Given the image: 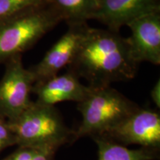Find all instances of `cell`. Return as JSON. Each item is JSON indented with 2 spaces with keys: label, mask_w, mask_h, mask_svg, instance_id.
Segmentation results:
<instances>
[{
  "label": "cell",
  "mask_w": 160,
  "mask_h": 160,
  "mask_svg": "<svg viewBox=\"0 0 160 160\" xmlns=\"http://www.w3.org/2000/svg\"><path fill=\"white\" fill-rule=\"evenodd\" d=\"M77 104L82 119L74 131L75 140L106 134L139 108L111 86L91 88L88 97Z\"/></svg>",
  "instance_id": "3957f363"
},
{
  "label": "cell",
  "mask_w": 160,
  "mask_h": 160,
  "mask_svg": "<svg viewBox=\"0 0 160 160\" xmlns=\"http://www.w3.org/2000/svg\"><path fill=\"white\" fill-rule=\"evenodd\" d=\"M18 146L59 147L75 140L74 131L64 122L55 106L32 102L15 119L8 121Z\"/></svg>",
  "instance_id": "277c9868"
},
{
  "label": "cell",
  "mask_w": 160,
  "mask_h": 160,
  "mask_svg": "<svg viewBox=\"0 0 160 160\" xmlns=\"http://www.w3.org/2000/svg\"><path fill=\"white\" fill-rule=\"evenodd\" d=\"M151 97L158 108H160V80L158 79L151 91Z\"/></svg>",
  "instance_id": "2e32d148"
},
{
  "label": "cell",
  "mask_w": 160,
  "mask_h": 160,
  "mask_svg": "<svg viewBox=\"0 0 160 160\" xmlns=\"http://www.w3.org/2000/svg\"><path fill=\"white\" fill-rule=\"evenodd\" d=\"M102 137L125 146L159 149L160 116L157 111L139 107Z\"/></svg>",
  "instance_id": "8992f818"
},
{
  "label": "cell",
  "mask_w": 160,
  "mask_h": 160,
  "mask_svg": "<svg viewBox=\"0 0 160 160\" xmlns=\"http://www.w3.org/2000/svg\"><path fill=\"white\" fill-rule=\"evenodd\" d=\"M89 25L88 23L69 25V28L48 51L42 59L29 68L35 82L58 75L68 67L77 54Z\"/></svg>",
  "instance_id": "52a82bcc"
},
{
  "label": "cell",
  "mask_w": 160,
  "mask_h": 160,
  "mask_svg": "<svg viewBox=\"0 0 160 160\" xmlns=\"http://www.w3.org/2000/svg\"><path fill=\"white\" fill-rule=\"evenodd\" d=\"M0 80V117L7 121L15 119L32 103L31 93L35 83L29 69L23 65L22 55L8 60Z\"/></svg>",
  "instance_id": "5b68a950"
},
{
  "label": "cell",
  "mask_w": 160,
  "mask_h": 160,
  "mask_svg": "<svg viewBox=\"0 0 160 160\" xmlns=\"http://www.w3.org/2000/svg\"><path fill=\"white\" fill-rule=\"evenodd\" d=\"M91 88L85 85L79 79L68 71L62 75H56L33 84L32 93L37 96L36 102L55 106L62 102L79 103L85 99Z\"/></svg>",
  "instance_id": "30bf717a"
},
{
  "label": "cell",
  "mask_w": 160,
  "mask_h": 160,
  "mask_svg": "<svg viewBox=\"0 0 160 160\" xmlns=\"http://www.w3.org/2000/svg\"><path fill=\"white\" fill-rule=\"evenodd\" d=\"M57 150L48 146H19L13 153L1 160H56Z\"/></svg>",
  "instance_id": "4fadbf2b"
},
{
  "label": "cell",
  "mask_w": 160,
  "mask_h": 160,
  "mask_svg": "<svg viewBox=\"0 0 160 160\" xmlns=\"http://www.w3.org/2000/svg\"><path fill=\"white\" fill-rule=\"evenodd\" d=\"M138 65L127 38L119 32L89 26L68 71L87 80L89 87L99 88L133 79Z\"/></svg>",
  "instance_id": "6da1fadb"
},
{
  "label": "cell",
  "mask_w": 160,
  "mask_h": 160,
  "mask_svg": "<svg viewBox=\"0 0 160 160\" xmlns=\"http://www.w3.org/2000/svg\"><path fill=\"white\" fill-rule=\"evenodd\" d=\"M44 2V0H0V22Z\"/></svg>",
  "instance_id": "5bb4252c"
},
{
  "label": "cell",
  "mask_w": 160,
  "mask_h": 160,
  "mask_svg": "<svg viewBox=\"0 0 160 160\" xmlns=\"http://www.w3.org/2000/svg\"><path fill=\"white\" fill-rule=\"evenodd\" d=\"M62 21L53 6L44 2L0 22V64L22 55Z\"/></svg>",
  "instance_id": "7a4b0ae2"
},
{
  "label": "cell",
  "mask_w": 160,
  "mask_h": 160,
  "mask_svg": "<svg viewBox=\"0 0 160 160\" xmlns=\"http://www.w3.org/2000/svg\"><path fill=\"white\" fill-rule=\"evenodd\" d=\"M91 19H96L111 31L119 32L131 22L152 12L160 11L159 0H96Z\"/></svg>",
  "instance_id": "9c48e42d"
},
{
  "label": "cell",
  "mask_w": 160,
  "mask_h": 160,
  "mask_svg": "<svg viewBox=\"0 0 160 160\" xmlns=\"http://www.w3.org/2000/svg\"><path fill=\"white\" fill-rule=\"evenodd\" d=\"M98 147V160H155L159 157V149L140 148L129 149L102 136L91 137Z\"/></svg>",
  "instance_id": "8fae6325"
},
{
  "label": "cell",
  "mask_w": 160,
  "mask_h": 160,
  "mask_svg": "<svg viewBox=\"0 0 160 160\" xmlns=\"http://www.w3.org/2000/svg\"><path fill=\"white\" fill-rule=\"evenodd\" d=\"M131 35L127 38L133 60L160 64V11L142 16L130 22Z\"/></svg>",
  "instance_id": "ba28073f"
},
{
  "label": "cell",
  "mask_w": 160,
  "mask_h": 160,
  "mask_svg": "<svg viewBox=\"0 0 160 160\" xmlns=\"http://www.w3.org/2000/svg\"><path fill=\"white\" fill-rule=\"evenodd\" d=\"M53 6L68 25L87 23L96 10V0H44Z\"/></svg>",
  "instance_id": "7c38bea8"
},
{
  "label": "cell",
  "mask_w": 160,
  "mask_h": 160,
  "mask_svg": "<svg viewBox=\"0 0 160 160\" xmlns=\"http://www.w3.org/2000/svg\"><path fill=\"white\" fill-rule=\"evenodd\" d=\"M17 145V140L8 122L0 117V153L10 146Z\"/></svg>",
  "instance_id": "9a60e30c"
}]
</instances>
